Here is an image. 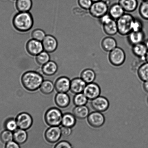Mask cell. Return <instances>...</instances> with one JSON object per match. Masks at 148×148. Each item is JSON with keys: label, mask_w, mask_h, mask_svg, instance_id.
<instances>
[{"label": "cell", "mask_w": 148, "mask_h": 148, "mask_svg": "<svg viewBox=\"0 0 148 148\" xmlns=\"http://www.w3.org/2000/svg\"><path fill=\"white\" fill-rule=\"evenodd\" d=\"M92 1L93 2H98V1H102V0H92Z\"/></svg>", "instance_id": "cell-46"}, {"label": "cell", "mask_w": 148, "mask_h": 148, "mask_svg": "<svg viewBox=\"0 0 148 148\" xmlns=\"http://www.w3.org/2000/svg\"><path fill=\"white\" fill-rule=\"evenodd\" d=\"M134 18L130 14L125 13L116 21L118 33L122 36H127L131 32L132 25Z\"/></svg>", "instance_id": "cell-3"}, {"label": "cell", "mask_w": 148, "mask_h": 148, "mask_svg": "<svg viewBox=\"0 0 148 148\" xmlns=\"http://www.w3.org/2000/svg\"><path fill=\"white\" fill-rule=\"evenodd\" d=\"M126 58L125 53L121 47H117L109 52V61L114 66H120L123 65L125 61Z\"/></svg>", "instance_id": "cell-6"}, {"label": "cell", "mask_w": 148, "mask_h": 148, "mask_svg": "<svg viewBox=\"0 0 148 148\" xmlns=\"http://www.w3.org/2000/svg\"><path fill=\"white\" fill-rule=\"evenodd\" d=\"M127 36L128 42L132 46L144 41L145 34L143 31H132Z\"/></svg>", "instance_id": "cell-16"}, {"label": "cell", "mask_w": 148, "mask_h": 148, "mask_svg": "<svg viewBox=\"0 0 148 148\" xmlns=\"http://www.w3.org/2000/svg\"><path fill=\"white\" fill-rule=\"evenodd\" d=\"M71 81L67 77H62L56 80L54 88L58 93H67L70 90Z\"/></svg>", "instance_id": "cell-14"}, {"label": "cell", "mask_w": 148, "mask_h": 148, "mask_svg": "<svg viewBox=\"0 0 148 148\" xmlns=\"http://www.w3.org/2000/svg\"><path fill=\"white\" fill-rule=\"evenodd\" d=\"M93 3L92 0H78L79 6L86 11L89 10Z\"/></svg>", "instance_id": "cell-38"}, {"label": "cell", "mask_w": 148, "mask_h": 148, "mask_svg": "<svg viewBox=\"0 0 148 148\" xmlns=\"http://www.w3.org/2000/svg\"><path fill=\"white\" fill-rule=\"evenodd\" d=\"M63 114L59 109L56 108H50L46 112L45 120L50 126H58L62 124Z\"/></svg>", "instance_id": "cell-4"}, {"label": "cell", "mask_w": 148, "mask_h": 148, "mask_svg": "<svg viewBox=\"0 0 148 148\" xmlns=\"http://www.w3.org/2000/svg\"><path fill=\"white\" fill-rule=\"evenodd\" d=\"M139 13L143 19L148 21V1H143L139 5Z\"/></svg>", "instance_id": "cell-33"}, {"label": "cell", "mask_w": 148, "mask_h": 148, "mask_svg": "<svg viewBox=\"0 0 148 148\" xmlns=\"http://www.w3.org/2000/svg\"><path fill=\"white\" fill-rule=\"evenodd\" d=\"M133 54L143 61H145V56L148 51L144 42L139 43L133 46L132 48Z\"/></svg>", "instance_id": "cell-17"}, {"label": "cell", "mask_w": 148, "mask_h": 148, "mask_svg": "<svg viewBox=\"0 0 148 148\" xmlns=\"http://www.w3.org/2000/svg\"><path fill=\"white\" fill-rule=\"evenodd\" d=\"M0 139L3 143L6 144L13 139V134L10 131L4 130L0 134Z\"/></svg>", "instance_id": "cell-35"}, {"label": "cell", "mask_w": 148, "mask_h": 148, "mask_svg": "<svg viewBox=\"0 0 148 148\" xmlns=\"http://www.w3.org/2000/svg\"><path fill=\"white\" fill-rule=\"evenodd\" d=\"M143 88L145 91L148 93V80L144 82L143 84Z\"/></svg>", "instance_id": "cell-43"}, {"label": "cell", "mask_w": 148, "mask_h": 148, "mask_svg": "<svg viewBox=\"0 0 148 148\" xmlns=\"http://www.w3.org/2000/svg\"><path fill=\"white\" fill-rule=\"evenodd\" d=\"M54 88H55L53 83L49 80L43 81L40 87L41 92L45 95L51 94L53 91Z\"/></svg>", "instance_id": "cell-30"}, {"label": "cell", "mask_w": 148, "mask_h": 148, "mask_svg": "<svg viewBox=\"0 0 148 148\" xmlns=\"http://www.w3.org/2000/svg\"><path fill=\"white\" fill-rule=\"evenodd\" d=\"M88 108L85 106H76L73 109V114L76 118L83 120L88 117L90 114Z\"/></svg>", "instance_id": "cell-22"}, {"label": "cell", "mask_w": 148, "mask_h": 148, "mask_svg": "<svg viewBox=\"0 0 148 148\" xmlns=\"http://www.w3.org/2000/svg\"><path fill=\"white\" fill-rule=\"evenodd\" d=\"M14 28L20 32H27L32 28L34 20L31 13L18 12L14 16L12 20Z\"/></svg>", "instance_id": "cell-1"}, {"label": "cell", "mask_w": 148, "mask_h": 148, "mask_svg": "<svg viewBox=\"0 0 148 148\" xmlns=\"http://www.w3.org/2000/svg\"><path fill=\"white\" fill-rule=\"evenodd\" d=\"M103 31L107 35L112 36L118 33L117 22L113 19L108 23L103 25Z\"/></svg>", "instance_id": "cell-25"}, {"label": "cell", "mask_w": 148, "mask_h": 148, "mask_svg": "<svg viewBox=\"0 0 148 148\" xmlns=\"http://www.w3.org/2000/svg\"><path fill=\"white\" fill-rule=\"evenodd\" d=\"M117 45L115 39L110 36L105 37L101 41L102 48L106 52H110L117 47Z\"/></svg>", "instance_id": "cell-19"}, {"label": "cell", "mask_w": 148, "mask_h": 148, "mask_svg": "<svg viewBox=\"0 0 148 148\" xmlns=\"http://www.w3.org/2000/svg\"><path fill=\"white\" fill-rule=\"evenodd\" d=\"M32 0H17L16 7L18 12H28L32 8Z\"/></svg>", "instance_id": "cell-24"}, {"label": "cell", "mask_w": 148, "mask_h": 148, "mask_svg": "<svg viewBox=\"0 0 148 148\" xmlns=\"http://www.w3.org/2000/svg\"><path fill=\"white\" fill-rule=\"evenodd\" d=\"M91 106L95 111L102 113L108 110L110 102L107 98L100 96L91 100Z\"/></svg>", "instance_id": "cell-8"}, {"label": "cell", "mask_w": 148, "mask_h": 148, "mask_svg": "<svg viewBox=\"0 0 148 148\" xmlns=\"http://www.w3.org/2000/svg\"><path fill=\"white\" fill-rule=\"evenodd\" d=\"M46 35L45 31L40 29H36L34 30L31 34L32 39L41 42L44 39Z\"/></svg>", "instance_id": "cell-36"}, {"label": "cell", "mask_w": 148, "mask_h": 148, "mask_svg": "<svg viewBox=\"0 0 148 148\" xmlns=\"http://www.w3.org/2000/svg\"><path fill=\"white\" fill-rule=\"evenodd\" d=\"M87 84L81 77L73 79L71 81L70 91L75 94L83 93Z\"/></svg>", "instance_id": "cell-15"}, {"label": "cell", "mask_w": 148, "mask_h": 148, "mask_svg": "<svg viewBox=\"0 0 148 148\" xmlns=\"http://www.w3.org/2000/svg\"><path fill=\"white\" fill-rule=\"evenodd\" d=\"M61 136V128L58 126H51L47 129L45 134L46 140L50 143L58 142Z\"/></svg>", "instance_id": "cell-12"}, {"label": "cell", "mask_w": 148, "mask_h": 148, "mask_svg": "<svg viewBox=\"0 0 148 148\" xmlns=\"http://www.w3.org/2000/svg\"><path fill=\"white\" fill-rule=\"evenodd\" d=\"M145 61L146 62H148V51L147 53L146 56H145Z\"/></svg>", "instance_id": "cell-45"}, {"label": "cell", "mask_w": 148, "mask_h": 148, "mask_svg": "<svg viewBox=\"0 0 148 148\" xmlns=\"http://www.w3.org/2000/svg\"><path fill=\"white\" fill-rule=\"evenodd\" d=\"M21 83L24 87L30 91H34L40 88L44 81L42 75L34 71H28L23 75Z\"/></svg>", "instance_id": "cell-2"}, {"label": "cell", "mask_w": 148, "mask_h": 148, "mask_svg": "<svg viewBox=\"0 0 148 148\" xmlns=\"http://www.w3.org/2000/svg\"><path fill=\"white\" fill-rule=\"evenodd\" d=\"M118 3L123 8L125 12L129 13L134 12L138 5L137 0H119Z\"/></svg>", "instance_id": "cell-21"}, {"label": "cell", "mask_w": 148, "mask_h": 148, "mask_svg": "<svg viewBox=\"0 0 148 148\" xmlns=\"http://www.w3.org/2000/svg\"><path fill=\"white\" fill-rule=\"evenodd\" d=\"M76 118L73 114L66 113L63 115L62 124L63 126L72 128L76 123Z\"/></svg>", "instance_id": "cell-28"}, {"label": "cell", "mask_w": 148, "mask_h": 148, "mask_svg": "<svg viewBox=\"0 0 148 148\" xmlns=\"http://www.w3.org/2000/svg\"><path fill=\"white\" fill-rule=\"evenodd\" d=\"M27 138L28 134L25 130L20 128L17 129L14 132V140L18 144H22L25 143Z\"/></svg>", "instance_id": "cell-26"}, {"label": "cell", "mask_w": 148, "mask_h": 148, "mask_svg": "<svg viewBox=\"0 0 148 148\" xmlns=\"http://www.w3.org/2000/svg\"><path fill=\"white\" fill-rule=\"evenodd\" d=\"M109 9L108 3L104 1L93 2L89 12L93 18L99 19L102 16L108 13Z\"/></svg>", "instance_id": "cell-5"}, {"label": "cell", "mask_w": 148, "mask_h": 148, "mask_svg": "<svg viewBox=\"0 0 148 148\" xmlns=\"http://www.w3.org/2000/svg\"><path fill=\"white\" fill-rule=\"evenodd\" d=\"M16 120L18 128L23 130H28L33 124L32 118L28 113L23 112L20 113L17 116Z\"/></svg>", "instance_id": "cell-9"}, {"label": "cell", "mask_w": 148, "mask_h": 148, "mask_svg": "<svg viewBox=\"0 0 148 148\" xmlns=\"http://www.w3.org/2000/svg\"><path fill=\"white\" fill-rule=\"evenodd\" d=\"M26 48L30 55L36 56L44 51L42 42L34 39L29 40L26 45Z\"/></svg>", "instance_id": "cell-11"}, {"label": "cell", "mask_w": 148, "mask_h": 148, "mask_svg": "<svg viewBox=\"0 0 148 148\" xmlns=\"http://www.w3.org/2000/svg\"><path fill=\"white\" fill-rule=\"evenodd\" d=\"M36 60L38 64L43 66L50 61V56L49 53L44 51L36 56Z\"/></svg>", "instance_id": "cell-32"}, {"label": "cell", "mask_w": 148, "mask_h": 148, "mask_svg": "<svg viewBox=\"0 0 148 148\" xmlns=\"http://www.w3.org/2000/svg\"><path fill=\"white\" fill-rule=\"evenodd\" d=\"M108 13L113 19L117 21L125 13V11L120 4L114 3L109 8Z\"/></svg>", "instance_id": "cell-20"}, {"label": "cell", "mask_w": 148, "mask_h": 148, "mask_svg": "<svg viewBox=\"0 0 148 148\" xmlns=\"http://www.w3.org/2000/svg\"><path fill=\"white\" fill-rule=\"evenodd\" d=\"M143 27V24L142 21L138 18H134L132 25V31H142Z\"/></svg>", "instance_id": "cell-37"}, {"label": "cell", "mask_w": 148, "mask_h": 148, "mask_svg": "<svg viewBox=\"0 0 148 148\" xmlns=\"http://www.w3.org/2000/svg\"><path fill=\"white\" fill-rule=\"evenodd\" d=\"M101 88L97 83H91L86 85L83 93L88 100H92L100 96Z\"/></svg>", "instance_id": "cell-10"}, {"label": "cell", "mask_w": 148, "mask_h": 148, "mask_svg": "<svg viewBox=\"0 0 148 148\" xmlns=\"http://www.w3.org/2000/svg\"><path fill=\"white\" fill-rule=\"evenodd\" d=\"M42 42L44 51L48 53L54 52L58 47V42L56 38L50 34L46 35Z\"/></svg>", "instance_id": "cell-13"}, {"label": "cell", "mask_w": 148, "mask_h": 148, "mask_svg": "<svg viewBox=\"0 0 148 148\" xmlns=\"http://www.w3.org/2000/svg\"><path fill=\"white\" fill-rule=\"evenodd\" d=\"M113 19L108 13L103 16L101 18H99V21L102 25H104L108 23L111 21Z\"/></svg>", "instance_id": "cell-41"}, {"label": "cell", "mask_w": 148, "mask_h": 148, "mask_svg": "<svg viewBox=\"0 0 148 148\" xmlns=\"http://www.w3.org/2000/svg\"><path fill=\"white\" fill-rule=\"evenodd\" d=\"M87 120L90 126L97 128L101 127L104 124L105 118L101 112L95 111L89 114Z\"/></svg>", "instance_id": "cell-7"}, {"label": "cell", "mask_w": 148, "mask_h": 148, "mask_svg": "<svg viewBox=\"0 0 148 148\" xmlns=\"http://www.w3.org/2000/svg\"><path fill=\"white\" fill-rule=\"evenodd\" d=\"M61 130L62 136L64 137H68L71 134V128L63 126L61 128Z\"/></svg>", "instance_id": "cell-39"}, {"label": "cell", "mask_w": 148, "mask_h": 148, "mask_svg": "<svg viewBox=\"0 0 148 148\" xmlns=\"http://www.w3.org/2000/svg\"><path fill=\"white\" fill-rule=\"evenodd\" d=\"M138 77L144 82L148 80V62H145L139 66L137 70Z\"/></svg>", "instance_id": "cell-29"}, {"label": "cell", "mask_w": 148, "mask_h": 148, "mask_svg": "<svg viewBox=\"0 0 148 148\" xmlns=\"http://www.w3.org/2000/svg\"><path fill=\"white\" fill-rule=\"evenodd\" d=\"M54 148H73L71 144L66 141H62L56 145Z\"/></svg>", "instance_id": "cell-40"}, {"label": "cell", "mask_w": 148, "mask_h": 148, "mask_svg": "<svg viewBox=\"0 0 148 148\" xmlns=\"http://www.w3.org/2000/svg\"><path fill=\"white\" fill-rule=\"evenodd\" d=\"M16 1H17V0H16Z\"/></svg>", "instance_id": "cell-49"}, {"label": "cell", "mask_w": 148, "mask_h": 148, "mask_svg": "<svg viewBox=\"0 0 148 148\" xmlns=\"http://www.w3.org/2000/svg\"><path fill=\"white\" fill-rule=\"evenodd\" d=\"M80 77L87 84L92 83L96 79V73L92 69H86L82 72Z\"/></svg>", "instance_id": "cell-27"}, {"label": "cell", "mask_w": 148, "mask_h": 148, "mask_svg": "<svg viewBox=\"0 0 148 148\" xmlns=\"http://www.w3.org/2000/svg\"><path fill=\"white\" fill-rule=\"evenodd\" d=\"M58 70L57 64L53 61H50L42 66V71L45 75L51 76L55 74Z\"/></svg>", "instance_id": "cell-23"}, {"label": "cell", "mask_w": 148, "mask_h": 148, "mask_svg": "<svg viewBox=\"0 0 148 148\" xmlns=\"http://www.w3.org/2000/svg\"><path fill=\"white\" fill-rule=\"evenodd\" d=\"M143 1H148V0H143Z\"/></svg>", "instance_id": "cell-47"}, {"label": "cell", "mask_w": 148, "mask_h": 148, "mask_svg": "<svg viewBox=\"0 0 148 148\" xmlns=\"http://www.w3.org/2000/svg\"><path fill=\"white\" fill-rule=\"evenodd\" d=\"M143 42L144 43L145 46H146L147 48V49L148 50V39L146 40H145V41H144Z\"/></svg>", "instance_id": "cell-44"}, {"label": "cell", "mask_w": 148, "mask_h": 148, "mask_svg": "<svg viewBox=\"0 0 148 148\" xmlns=\"http://www.w3.org/2000/svg\"><path fill=\"white\" fill-rule=\"evenodd\" d=\"M4 126L6 130L11 132H14L18 129L16 121L12 118L7 119L4 123Z\"/></svg>", "instance_id": "cell-34"}, {"label": "cell", "mask_w": 148, "mask_h": 148, "mask_svg": "<svg viewBox=\"0 0 148 148\" xmlns=\"http://www.w3.org/2000/svg\"><path fill=\"white\" fill-rule=\"evenodd\" d=\"M88 99L84 93H81L75 95L73 99V103L76 106H85Z\"/></svg>", "instance_id": "cell-31"}, {"label": "cell", "mask_w": 148, "mask_h": 148, "mask_svg": "<svg viewBox=\"0 0 148 148\" xmlns=\"http://www.w3.org/2000/svg\"><path fill=\"white\" fill-rule=\"evenodd\" d=\"M147 102H148V99H147Z\"/></svg>", "instance_id": "cell-48"}, {"label": "cell", "mask_w": 148, "mask_h": 148, "mask_svg": "<svg viewBox=\"0 0 148 148\" xmlns=\"http://www.w3.org/2000/svg\"><path fill=\"white\" fill-rule=\"evenodd\" d=\"M5 148H21L19 144L15 141H11L6 144Z\"/></svg>", "instance_id": "cell-42"}, {"label": "cell", "mask_w": 148, "mask_h": 148, "mask_svg": "<svg viewBox=\"0 0 148 148\" xmlns=\"http://www.w3.org/2000/svg\"><path fill=\"white\" fill-rule=\"evenodd\" d=\"M56 104L61 108H66L69 105L70 99L66 93H58L55 97Z\"/></svg>", "instance_id": "cell-18"}]
</instances>
